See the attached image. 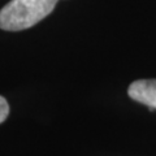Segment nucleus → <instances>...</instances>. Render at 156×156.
Masks as SVG:
<instances>
[{
    "label": "nucleus",
    "mask_w": 156,
    "mask_h": 156,
    "mask_svg": "<svg viewBox=\"0 0 156 156\" xmlns=\"http://www.w3.org/2000/svg\"><path fill=\"white\" fill-rule=\"evenodd\" d=\"M8 115H9V104L5 98L0 95V124L7 120Z\"/></svg>",
    "instance_id": "nucleus-3"
},
{
    "label": "nucleus",
    "mask_w": 156,
    "mask_h": 156,
    "mask_svg": "<svg viewBox=\"0 0 156 156\" xmlns=\"http://www.w3.org/2000/svg\"><path fill=\"white\" fill-rule=\"evenodd\" d=\"M57 0H11L0 11V29L21 31L29 29L50 14Z\"/></svg>",
    "instance_id": "nucleus-1"
},
{
    "label": "nucleus",
    "mask_w": 156,
    "mask_h": 156,
    "mask_svg": "<svg viewBox=\"0 0 156 156\" xmlns=\"http://www.w3.org/2000/svg\"><path fill=\"white\" fill-rule=\"evenodd\" d=\"M128 94L133 100L147 105L152 111L156 109V80H139L133 82Z\"/></svg>",
    "instance_id": "nucleus-2"
}]
</instances>
